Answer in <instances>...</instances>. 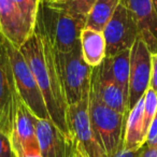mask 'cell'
<instances>
[{"mask_svg":"<svg viewBox=\"0 0 157 157\" xmlns=\"http://www.w3.org/2000/svg\"><path fill=\"white\" fill-rule=\"evenodd\" d=\"M20 51L41 90L51 121L71 139L66 121L68 103L50 37L41 27L36 25L35 33L25 41Z\"/></svg>","mask_w":157,"mask_h":157,"instance_id":"cell-1","label":"cell"},{"mask_svg":"<svg viewBox=\"0 0 157 157\" xmlns=\"http://www.w3.org/2000/svg\"><path fill=\"white\" fill-rule=\"evenodd\" d=\"M37 24L50 37L55 50L69 53L81 44L80 37L86 25V16L74 14L58 5L42 2Z\"/></svg>","mask_w":157,"mask_h":157,"instance_id":"cell-2","label":"cell"},{"mask_svg":"<svg viewBox=\"0 0 157 157\" xmlns=\"http://www.w3.org/2000/svg\"><path fill=\"white\" fill-rule=\"evenodd\" d=\"M0 41L7 52L13 76L14 87L18 96L36 117L51 120L41 90L20 48L6 39L1 33Z\"/></svg>","mask_w":157,"mask_h":157,"instance_id":"cell-3","label":"cell"},{"mask_svg":"<svg viewBox=\"0 0 157 157\" xmlns=\"http://www.w3.org/2000/svg\"><path fill=\"white\" fill-rule=\"evenodd\" d=\"M88 113L99 143L108 157H112L123 145L127 116L105 105L90 86L88 94Z\"/></svg>","mask_w":157,"mask_h":157,"instance_id":"cell-4","label":"cell"},{"mask_svg":"<svg viewBox=\"0 0 157 157\" xmlns=\"http://www.w3.org/2000/svg\"><path fill=\"white\" fill-rule=\"evenodd\" d=\"M54 53L66 100L68 105H73L90 94L93 67L84 60L81 44L69 53H60L54 48Z\"/></svg>","mask_w":157,"mask_h":157,"instance_id":"cell-5","label":"cell"},{"mask_svg":"<svg viewBox=\"0 0 157 157\" xmlns=\"http://www.w3.org/2000/svg\"><path fill=\"white\" fill-rule=\"evenodd\" d=\"M66 121L74 147L84 157H108L90 123L88 95L78 102L68 105Z\"/></svg>","mask_w":157,"mask_h":157,"instance_id":"cell-6","label":"cell"},{"mask_svg":"<svg viewBox=\"0 0 157 157\" xmlns=\"http://www.w3.org/2000/svg\"><path fill=\"white\" fill-rule=\"evenodd\" d=\"M36 117L21 99L16 90L12 98L9 137L16 157L27 152H40L36 132Z\"/></svg>","mask_w":157,"mask_h":157,"instance_id":"cell-7","label":"cell"},{"mask_svg":"<svg viewBox=\"0 0 157 157\" xmlns=\"http://www.w3.org/2000/svg\"><path fill=\"white\" fill-rule=\"evenodd\" d=\"M102 33L107 45L105 57H111L122 51L131 48L140 36L135 17L122 3L116 8Z\"/></svg>","mask_w":157,"mask_h":157,"instance_id":"cell-8","label":"cell"},{"mask_svg":"<svg viewBox=\"0 0 157 157\" xmlns=\"http://www.w3.org/2000/svg\"><path fill=\"white\" fill-rule=\"evenodd\" d=\"M152 75V53L141 37H138L130 48L128 112L150 87Z\"/></svg>","mask_w":157,"mask_h":157,"instance_id":"cell-9","label":"cell"},{"mask_svg":"<svg viewBox=\"0 0 157 157\" xmlns=\"http://www.w3.org/2000/svg\"><path fill=\"white\" fill-rule=\"evenodd\" d=\"M36 132L42 157H72L75 147L51 120H36Z\"/></svg>","mask_w":157,"mask_h":157,"instance_id":"cell-10","label":"cell"},{"mask_svg":"<svg viewBox=\"0 0 157 157\" xmlns=\"http://www.w3.org/2000/svg\"><path fill=\"white\" fill-rule=\"evenodd\" d=\"M35 33L14 0H0V33L18 48Z\"/></svg>","mask_w":157,"mask_h":157,"instance_id":"cell-11","label":"cell"},{"mask_svg":"<svg viewBox=\"0 0 157 157\" xmlns=\"http://www.w3.org/2000/svg\"><path fill=\"white\" fill-rule=\"evenodd\" d=\"M137 22L140 37L152 54L157 52V14L152 0H121Z\"/></svg>","mask_w":157,"mask_h":157,"instance_id":"cell-12","label":"cell"},{"mask_svg":"<svg viewBox=\"0 0 157 157\" xmlns=\"http://www.w3.org/2000/svg\"><path fill=\"white\" fill-rule=\"evenodd\" d=\"M90 86L105 105L127 116L128 97L113 78L103 71L100 65L93 68Z\"/></svg>","mask_w":157,"mask_h":157,"instance_id":"cell-13","label":"cell"},{"mask_svg":"<svg viewBox=\"0 0 157 157\" xmlns=\"http://www.w3.org/2000/svg\"><path fill=\"white\" fill-rule=\"evenodd\" d=\"M15 90L11 67L5 46L0 41V128L9 133L12 98Z\"/></svg>","mask_w":157,"mask_h":157,"instance_id":"cell-14","label":"cell"},{"mask_svg":"<svg viewBox=\"0 0 157 157\" xmlns=\"http://www.w3.org/2000/svg\"><path fill=\"white\" fill-rule=\"evenodd\" d=\"M143 107L144 99L142 97L127 114L122 145L124 150H139L145 143L146 136L143 128Z\"/></svg>","mask_w":157,"mask_h":157,"instance_id":"cell-15","label":"cell"},{"mask_svg":"<svg viewBox=\"0 0 157 157\" xmlns=\"http://www.w3.org/2000/svg\"><path fill=\"white\" fill-rule=\"evenodd\" d=\"M83 58L90 67L99 66L105 58L107 45L102 31L84 27L80 37Z\"/></svg>","mask_w":157,"mask_h":157,"instance_id":"cell-16","label":"cell"},{"mask_svg":"<svg viewBox=\"0 0 157 157\" xmlns=\"http://www.w3.org/2000/svg\"><path fill=\"white\" fill-rule=\"evenodd\" d=\"M102 70L120 85L128 97L129 95V73H130V48L105 57L100 63Z\"/></svg>","mask_w":157,"mask_h":157,"instance_id":"cell-17","label":"cell"},{"mask_svg":"<svg viewBox=\"0 0 157 157\" xmlns=\"http://www.w3.org/2000/svg\"><path fill=\"white\" fill-rule=\"evenodd\" d=\"M120 3L121 0H96L86 16L85 27L103 31Z\"/></svg>","mask_w":157,"mask_h":157,"instance_id":"cell-18","label":"cell"},{"mask_svg":"<svg viewBox=\"0 0 157 157\" xmlns=\"http://www.w3.org/2000/svg\"><path fill=\"white\" fill-rule=\"evenodd\" d=\"M14 1L22 12L29 28L35 31L41 0H14Z\"/></svg>","mask_w":157,"mask_h":157,"instance_id":"cell-19","label":"cell"},{"mask_svg":"<svg viewBox=\"0 0 157 157\" xmlns=\"http://www.w3.org/2000/svg\"><path fill=\"white\" fill-rule=\"evenodd\" d=\"M143 128L145 136L147 135L148 128L152 124L153 120L157 114V94L151 87L147 88L143 96Z\"/></svg>","mask_w":157,"mask_h":157,"instance_id":"cell-20","label":"cell"},{"mask_svg":"<svg viewBox=\"0 0 157 157\" xmlns=\"http://www.w3.org/2000/svg\"><path fill=\"white\" fill-rule=\"evenodd\" d=\"M95 2L96 0H68L67 2L58 6L74 14L87 16Z\"/></svg>","mask_w":157,"mask_h":157,"instance_id":"cell-21","label":"cell"},{"mask_svg":"<svg viewBox=\"0 0 157 157\" xmlns=\"http://www.w3.org/2000/svg\"><path fill=\"white\" fill-rule=\"evenodd\" d=\"M0 157H16L12 148L9 133L0 128Z\"/></svg>","mask_w":157,"mask_h":157,"instance_id":"cell-22","label":"cell"},{"mask_svg":"<svg viewBox=\"0 0 157 157\" xmlns=\"http://www.w3.org/2000/svg\"><path fill=\"white\" fill-rule=\"evenodd\" d=\"M144 144L147 147H157V114L154 117V120H153L150 128H148Z\"/></svg>","mask_w":157,"mask_h":157,"instance_id":"cell-23","label":"cell"},{"mask_svg":"<svg viewBox=\"0 0 157 157\" xmlns=\"http://www.w3.org/2000/svg\"><path fill=\"white\" fill-rule=\"evenodd\" d=\"M150 87L157 94V52L152 54V75Z\"/></svg>","mask_w":157,"mask_h":157,"instance_id":"cell-24","label":"cell"},{"mask_svg":"<svg viewBox=\"0 0 157 157\" xmlns=\"http://www.w3.org/2000/svg\"><path fill=\"white\" fill-rule=\"evenodd\" d=\"M143 150H144V145L141 148L136 151H127L124 150L123 147H121L116 151V153L112 157H141Z\"/></svg>","mask_w":157,"mask_h":157,"instance_id":"cell-25","label":"cell"},{"mask_svg":"<svg viewBox=\"0 0 157 157\" xmlns=\"http://www.w3.org/2000/svg\"><path fill=\"white\" fill-rule=\"evenodd\" d=\"M141 157H157V147H147L144 144V150Z\"/></svg>","mask_w":157,"mask_h":157,"instance_id":"cell-26","label":"cell"},{"mask_svg":"<svg viewBox=\"0 0 157 157\" xmlns=\"http://www.w3.org/2000/svg\"><path fill=\"white\" fill-rule=\"evenodd\" d=\"M68 0H48L46 3H51V5H63V3L67 2ZM43 2V1H42Z\"/></svg>","mask_w":157,"mask_h":157,"instance_id":"cell-27","label":"cell"},{"mask_svg":"<svg viewBox=\"0 0 157 157\" xmlns=\"http://www.w3.org/2000/svg\"><path fill=\"white\" fill-rule=\"evenodd\" d=\"M72 157H84V156L81 154V152H80V151H78L75 148V152H74V154L72 155Z\"/></svg>","mask_w":157,"mask_h":157,"instance_id":"cell-28","label":"cell"},{"mask_svg":"<svg viewBox=\"0 0 157 157\" xmlns=\"http://www.w3.org/2000/svg\"><path fill=\"white\" fill-rule=\"evenodd\" d=\"M152 3H153V6H154V9L157 14V0H152Z\"/></svg>","mask_w":157,"mask_h":157,"instance_id":"cell-29","label":"cell"}]
</instances>
